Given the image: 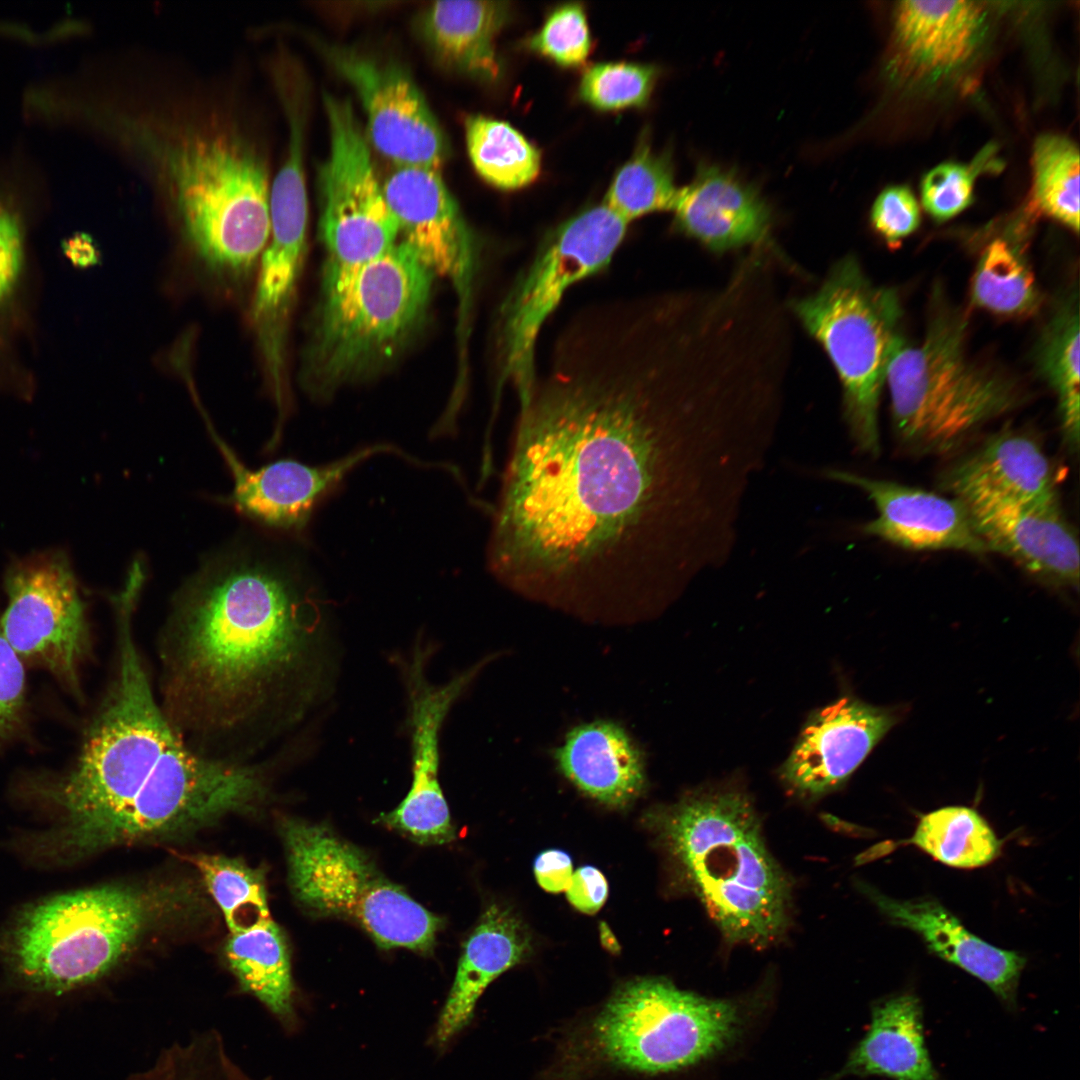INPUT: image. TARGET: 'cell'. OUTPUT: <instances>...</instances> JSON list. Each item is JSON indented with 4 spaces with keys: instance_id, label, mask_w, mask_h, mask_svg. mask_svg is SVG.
Returning <instances> with one entry per match:
<instances>
[{
    "instance_id": "36",
    "label": "cell",
    "mask_w": 1080,
    "mask_h": 1080,
    "mask_svg": "<svg viewBox=\"0 0 1080 1080\" xmlns=\"http://www.w3.org/2000/svg\"><path fill=\"white\" fill-rule=\"evenodd\" d=\"M677 192L670 156L653 151L647 140H641L616 172L603 203L629 223L647 214L671 211Z\"/></svg>"
},
{
    "instance_id": "44",
    "label": "cell",
    "mask_w": 1080,
    "mask_h": 1080,
    "mask_svg": "<svg viewBox=\"0 0 1080 1080\" xmlns=\"http://www.w3.org/2000/svg\"><path fill=\"white\" fill-rule=\"evenodd\" d=\"M87 23L79 18H62L43 28L0 18V37L13 39L33 46H46L71 40L86 34Z\"/></svg>"
},
{
    "instance_id": "11",
    "label": "cell",
    "mask_w": 1080,
    "mask_h": 1080,
    "mask_svg": "<svg viewBox=\"0 0 1080 1080\" xmlns=\"http://www.w3.org/2000/svg\"><path fill=\"white\" fill-rule=\"evenodd\" d=\"M281 835L291 890L308 912L350 920L383 949H433L441 919L387 879L362 850L324 825L299 819H284Z\"/></svg>"
},
{
    "instance_id": "41",
    "label": "cell",
    "mask_w": 1080,
    "mask_h": 1080,
    "mask_svg": "<svg viewBox=\"0 0 1080 1080\" xmlns=\"http://www.w3.org/2000/svg\"><path fill=\"white\" fill-rule=\"evenodd\" d=\"M975 167L942 163L930 170L921 183V201L937 220H947L966 209L973 200Z\"/></svg>"
},
{
    "instance_id": "20",
    "label": "cell",
    "mask_w": 1080,
    "mask_h": 1080,
    "mask_svg": "<svg viewBox=\"0 0 1080 1080\" xmlns=\"http://www.w3.org/2000/svg\"><path fill=\"white\" fill-rule=\"evenodd\" d=\"M824 476L863 490L874 502L878 516L861 526L863 534L909 550L989 552L968 509L955 498L842 469H826Z\"/></svg>"
},
{
    "instance_id": "14",
    "label": "cell",
    "mask_w": 1080,
    "mask_h": 1080,
    "mask_svg": "<svg viewBox=\"0 0 1080 1080\" xmlns=\"http://www.w3.org/2000/svg\"><path fill=\"white\" fill-rule=\"evenodd\" d=\"M0 633L21 658L79 695V671L91 650L86 604L68 555L47 549L10 563Z\"/></svg>"
},
{
    "instance_id": "4",
    "label": "cell",
    "mask_w": 1080,
    "mask_h": 1080,
    "mask_svg": "<svg viewBox=\"0 0 1080 1080\" xmlns=\"http://www.w3.org/2000/svg\"><path fill=\"white\" fill-rule=\"evenodd\" d=\"M134 611L115 607L114 673L74 763L35 784L62 816L59 847L75 856L183 836L255 811L270 794L264 763L207 758L172 726L137 647Z\"/></svg>"
},
{
    "instance_id": "30",
    "label": "cell",
    "mask_w": 1080,
    "mask_h": 1080,
    "mask_svg": "<svg viewBox=\"0 0 1080 1080\" xmlns=\"http://www.w3.org/2000/svg\"><path fill=\"white\" fill-rule=\"evenodd\" d=\"M225 959L239 989L255 998L287 1033L300 1022L286 939L273 919L259 928L231 934Z\"/></svg>"
},
{
    "instance_id": "25",
    "label": "cell",
    "mask_w": 1080,
    "mask_h": 1080,
    "mask_svg": "<svg viewBox=\"0 0 1080 1080\" xmlns=\"http://www.w3.org/2000/svg\"><path fill=\"white\" fill-rule=\"evenodd\" d=\"M671 211L681 232L715 252L762 243L770 232L771 212L759 192L713 165L698 167Z\"/></svg>"
},
{
    "instance_id": "24",
    "label": "cell",
    "mask_w": 1080,
    "mask_h": 1080,
    "mask_svg": "<svg viewBox=\"0 0 1080 1080\" xmlns=\"http://www.w3.org/2000/svg\"><path fill=\"white\" fill-rule=\"evenodd\" d=\"M989 552L1049 584L1077 587L1079 542L1060 502L968 509Z\"/></svg>"
},
{
    "instance_id": "40",
    "label": "cell",
    "mask_w": 1080,
    "mask_h": 1080,
    "mask_svg": "<svg viewBox=\"0 0 1080 1080\" xmlns=\"http://www.w3.org/2000/svg\"><path fill=\"white\" fill-rule=\"evenodd\" d=\"M527 47L564 68L580 67L592 50L587 15L582 4L569 2L553 8Z\"/></svg>"
},
{
    "instance_id": "12",
    "label": "cell",
    "mask_w": 1080,
    "mask_h": 1080,
    "mask_svg": "<svg viewBox=\"0 0 1080 1080\" xmlns=\"http://www.w3.org/2000/svg\"><path fill=\"white\" fill-rule=\"evenodd\" d=\"M627 227L605 203L589 207L553 230L513 281L497 310L493 348L496 384L511 386L519 403L535 381L544 325L573 285L610 263Z\"/></svg>"
},
{
    "instance_id": "34",
    "label": "cell",
    "mask_w": 1080,
    "mask_h": 1080,
    "mask_svg": "<svg viewBox=\"0 0 1080 1080\" xmlns=\"http://www.w3.org/2000/svg\"><path fill=\"white\" fill-rule=\"evenodd\" d=\"M975 305L1002 316H1026L1037 310L1040 293L1023 249L995 238L983 249L971 286Z\"/></svg>"
},
{
    "instance_id": "32",
    "label": "cell",
    "mask_w": 1080,
    "mask_h": 1080,
    "mask_svg": "<svg viewBox=\"0 0 1080 1080\" xmlns=\"http://www.w3.org/2000/svg\"><path fill=\"white\" fill-rule=\"evenodd\" d=\"M912 844L937 861L956 868H977L994 861L1001 842L988 822L974 809L949 806L934 810L918 822Z\"/></svg>"
},
{
    "instance_id": "22",
    "label": "cell",
    "mask_w": 1080,
    "mask_h": 1080,
    "mask_svg": "<svg viewBox=\"0 0 1080 1080\" xmlns=\"http://www.w3.org/2000/svg\"><path fill=\"white\" fill-rule=\"evenodd\" d=\"M856 884L891 924L917 933L930 952L980 980L1007 1009L1017 1008L1019 981L1026 965L1022 954L982 940L934 898L899 900L865 882Z\"/></svg>"
},
{
    "instance_id": "39",
    "label": "cell",
    "mask_w": 1080,
    "mask_h": 1080,
    "mask_svg": "<svg viewBox=\"0 0 1080 1080\" xmlns=\"http://www.w3.org/2000/svg\"><path fill=\"white\" fill-rule=\"evenodd\" d=\"M655 66L626 61L591 65L578 87L580 99L599 111H618L645 106L653 92Z\"/></svg>"
},
{
    "instance_id": "16",
    "label": "cell",
    "mask_w": 1080,
    "mask_h": 1080,
    "mask_svg": "<svg viewBox=\"0 0 1080 1080\" xmlns=\"http://www.w3.org/2000/svg\"><path fill=\"white\" fill-rule=\"evenodd\" d=\"M327 56L361 101L368 137L378 152L396 166L440 170L447 142L410 74L397 63L352 48L333 47Z\"/></svg>"
},
{
    "instance_id": "17",
    "label": "cell",
    "mask_w": 1080,
    "mask_h": 1080,
    "mask_svg": "<svg viewBox=\"0 0 1080 1080\" xmlns=\"http://www.w3.org/2000/svg\"><path fill=\"white\" fill-rule=\"evenodd\" d=\"M424 656L415 654L405 668L412 748L411 787L401 803L381 814L378 821L418 843L443 844L453 840L455 833L438 778L440 730L451 706L483 663L436 686L426 678Z\"/></svg>"
},
{
    "instance_id": "1",
    "label": "cell",
    "mask_w": 1080,
    "mask_h": 1080,
    "mask_svg": "<svg viewBox=\"0 0 1080 1080\" xmlns=\"http://www.w3.org/2000/svg\"><path fill=\"white\" fill-rule=\"evenodd\" d=\"M689 354L640 305L561 328L520 403L493 512L486 561L501 584L628 617L726 559L770 440L751 413L706 405Z\"/></svg>"
},
{
    "instance_id": "5",
    "label": "cell",
    "mask_w": 1080,
    "mask_h": 1080,
    "mask_svg": "<svg viewBox=\"0 0 1080 1080\" xmlns=\"http://www.w3.org/2000/svg\"><path fill=\"white\" fill-rule=\"evenodd\" d=\"M657 818L687 890L728 944L762 949L785 936L792 882L770 853L746 794L694 792Z\"/></svg>"
},
{
    "instance_id": "27",
    "label": "cell",
    "mask_w": 1080,
    "mask_h": 1080,
    "mask_svg": "<svg viewBox=\"0 0 1080 1080\" xmlns=\"http://www.w3.org/2000/svg\"><path fill=\"white\" fill-rule=\"evenodd\" d=\"M554 758L572 784L610 807L629 805L645 787L642 753L630 735L611 721L573 728L555 750Z\"/></svg>"
},
{
    "instance_id": "6",
    "label": "cell",
    "mask_w": 1080,
    "mask_h": 1080,
    "mask_svg": "<svg viewBox=\"0 0 1080 1080\" xmlns=\"http://www.w3.org/2000/svg\"><path fill=\"white\" fill-rule=\"evenodd\" d=\"M435 278L400 241L322 284L302 351V389L314 400H328L391 366L423 328Z\"/></svg>"
},
{
    "instance_id": "7",
    "label": "cell",
    "mask_w": 1080,
    "mask_h": 1080,
    "mask_svg": "<svg viewBox=\"0 0 1080 1080\" xmlns=\"http://www.w3.org/2000/svg\"><path fill=\"white\" fill-rule=\"evenodd\" d=\"M188 895L164 886L110 884L52 897L26 910L8 960L26 988L63 994L111 972Z\"/></svg>"
},
{
    "instance_id": "23",
    "label": "cell",
    "mask_w": 1080,
    "mask_h": 1080,
    "mask_svg": "<svg viewBox=\"0 0 1080 1080\" xmlns=\"http://www.w3.org/2000/svg\"><path fill=\"white\" fill-rule=\"evenodd\" d=\"M893 34L894 69L905 76L937 78L976 55L987 34V11L975 1H901Z\"/></svg>"
},
{
    "instance_id": "38",
    "label": "cell",
    "mask_w": 1080,
    "mask_h": 1080,
    "mask_svg": "<svg viewBox=\"0 0 1080 1080\" xmlns=\"http://www.w3.org/2000/svg\"><path fill=\"white\" fill-rule=\"evenodd\" d=\"M128 1080H271L246 1072L230 1055L226 1041L215 1028L174 1042L161 1049L151 1066L132 1073Z\"/></svg>"
},
{
    "instance_id": "45",
    "label": "cell",
    "mask_w": 1080,
    "mask_h": 1080,
    "mask_svg": "<svg viewBox=\"0 0 1080 1080\" xmlns=\"http://www.w3.org/2000/svg\"><path fill=\"white\" fill-rule=\"evenodd\" d=\"M565 891L568 901L578 911L594 914L607 899L608 884L597 868L585 865L573 872Z\"/></svg>"
},
{
    "instance_id": "21",
    "label": "cell",
    "mask_w": 1080,
    "mask_h": 1080,
    "mask_svg": "<svg viewBox=\"0 0 1080 1080\" xmlns=\"http://www.w3.org/2000/svg\"><path fill=\"white\" fill-rule=\"evenodd\" d=\"M940 486L967 509L1059 502L1055 470L1039 442L1008 428L947 469Z\"/></svg>"
},
{
    "instance_id": "26",
    "label": "cell",
    "mask_w": 1080,
    "mask_h": 1080,
    "mask_svg": "<svg viewBox=\"0 0 1080 1080\" xmlns=\"http://www.w3.org/2000/svg\"><path fill=\"white\" fill-rule=\"evenodd\" d=\"M530 951V936L522 922L505 908H487L464 944L431 1044L443 1050L470 1023L485 989Z\"/></svg>"
},
{
    "instance_id": "10",
    "label": "cell",
    "mask_w": 1080,
    "mask_h": 1080,
    "mask_svg": "<svg viewBox=\"0 0 1080 1080\" xmlns=\"http://www.w3.org/2000/svg\"><path fill=\"white\" fill-rule=\"evenodd\" d=\"M793 312L824 348L842 384L843 413L854 446L880 453L878 408L902 315L896 291L875 285L853 256H846Z\"/></svg>"
},
{
    "instance_id": "42",
    "label": "cell",
    "mask_w": 1080,
    "mask_h": 1080,
    "mask_svg": "<svg viewBox=\"0 0 1080 1080\" xmlns=\"http://www.w3.org/2000/svg\"><path fill=\"white\" fill-rule=\"evenodd\" d=\"M25 714L23 661L0 633V748L22 730Z\"/></svg>"
},
{
    "instance_id": "37",
    "label": "cell",
    "mask_w": 1080,
    "mask_h": 1080,
    "mask_svg": "<svg viewBox=\"0 0 1080 1080\" xmlns=\"http://www.w3.org/2000/svg\"><path fill=\"white\" fill-rule=\"evenodd\" d=\"M1079 150L1067 137L1039 136L1033 146L1034 200L1047 216L1079 231Z\"/></svg>"
},
{
    "instance_id": "19",
    "label": "cell",
    "mask_w": 1080,
    "mask_h": 1080,
    "mask_svg": "<svg viewBox=\"0 0 1080 1080\" xmlns=\"http://www.w3.org/2000/svg\"><path fill=\"white\" fill-rule=\"evenodd\" d=\"M896 722L888 708L838 699L810 715L781 767L782 781L808 800L839 789Z\"/></svg>"
},
{
    "instance_id": "8",
    "label": "cell",
    "mask_w": 1080,
    "mask_h": 1080,
    "mask_svg": "<svg viewBox=\"0 0 1080 1080\" xmlns=\"http://www.w3.org/2000/svg\"><path fill=\"white\" fill-rule=\"evenodd\" d=\"M966 322L937 312L918 343L902 337L886 372L896 438L918 455H944L984 424L1014 409L1019 393L1007 377L965 351Z\"/></svg>"
},
{
    "instance_id": "31",
    "label": "cell",
    "mask_w": 1080,
    "mask_h": 1080,
    "mask_svg": "<svg viewBox=\"0 0 1080 1080\" xmlns=\"http://www.w3.org/2000/svg\"><path fill=\"white\" fill-rule=\"evenodd\" d=\"M471 163L487 183L502 190L529 185L541 170V154L508 122L471 115L465 121Z\"/></svg>"
},
{
    "instance_id": "48",
    "label": "cell",
    "mask_w": 1080,
    "mask_h": 1080,
    "mask_svg": "<svg viewBox=\"0 0 1080 1080\" xmlns=\"http://www.w3.org/2000/svg\"><path fill=\"white\" fill-rule=\"evenodd\" d=\"M820 818L824 825L834 832L856 837L870 833L866 832L865 828L843 821L832 814L823 813Z\"/></svg>"
},
{
    "instance_id": "47",
    "label": "cell",
    "mask_w": 1080,
    "mask_h": 1080,
    "mask_svg": "<svg viewBox=\"0 0 1080 1080\" xmlns=\"http://www.w3.org/2000/svg\"><path fill=\"white\" fill-rule=\"evenodd\" d=\"M92 248L88 237L82 234L71 237L63 244L65 254L71 261L79 265L87 264L93 259L94 249Z\"/></svg>"
},
{
    "instance_id": "15",
    "label": "cell",
    "mask_w": 1080,
    "mask_h": 1080,
    "mask_svg": "<svg viewBox=\"0 0 1080 1080\" xmlns=\"http://www.w3.org/2000/svg\"><path fill=\"white\" fill-rule=\"evenodd\" d=\"M382 187L402 242L455 289L460 358L467 359L478 267L474 234L438 169L396 166Z\"/></svg>"
},
{
    "instance_id": "28",
    "label": "cell",
    "mask_w": 1080,
    "mask_h": 1080,
    "mask_svg": "<svg viewBox=\"0 0 1080 1080\" xmlns=\"http://www.w3.org/2000/svg\"><path fill=\"white\" fill-rule=\"evenodd\" d=\"M880 1076L891 1080H943L924 1036L923 1007L910 991L874 1003L864 1037L834 1079Z\"/></svg>"
},
{
    "instance_id": "2",
    "label": "cell",
    "mask_w": 1080,
    "mask_h": 1080,
    "mask_svg": "<svg viewBox=\"0 0 1080 1080\" xmlns=\"http://www.w3.org/2000/svg\"><path fill=\"white\" fill-rule=\"evenodd\" d=\"M230 88L95 54L32 79L19 110L33 127L84 136L127 163L213 274L239 279L270 235V164L255 114Z\"/></svg>"
},
{
    "instance_id": "46",
    "label": "cell",
    "mask_w": 1080,
    "mask_h": 1080,
    "mask_svg": "<svg viewBox=\"0 0 1080 1080\" xmlns=\"http://www.w3.org/2000/svg\"><path fill=\"white\" fill-rule=\"evenodd\" d=\"M533 871L541 888L550 893H559L565 891L571 881L572 859L563 850L548 849L537 855Z\"/></svg>"
},
{
    "instance_id": "35",
    "label": "cell",
    "mask_w": 1080,
    "mask_h": 1080,
    "mask_svg": "<svg viewBox=\"0 0 1080 1080\" xmlns=\"http://www.w3.org/2000/svg\"><path fill=\"white\" fill-rule=\"evenodd\" d=\"M188 859L199 871L231 934L259 928L272 920L260 871L220 855L197 854Z\"/></svg>"
},
{
    "instance_id": "18",
    "label": "cell",
    "mask_w": 1080,
    "mask_h": 1080,
    "mask_svg": "<svg viewBox=\"0 0 1080 1080\" xmlns=\"http://www.w3.org/2000/svg\"><path fill=\"white\" fill-rule=\"evenodd\" d=\"M210 432L233 477L228 503L250 519L286 532L302 531L317 503L350 471L371 457L395 454L406 460L410 458L393 444L376 443L324 465L309 466L283 459L250 469L212 429Z\"/></svg>"
},
{
    "instance_id": "29",
    "label": "cell",
    "mask_w": 1080,
    "mask_h": 1080,
    "mask_svg": "<svg viewBox=\"0 0 1080 1080\" xmlns=\"http://www.w3.org/2000/svg\"><path fill=\"white\" fill-rule=\"evenodd\" d=\"M510 16L505 1H437L425 10L421 32L442 64L493 81L500 74L495 40Z\"/></svg>"
},
{
    "instance_id": "9",
    "label": "cell",
    "mask_w": 1080,
    "mask_h": 1080,
    "mask_svg": "<svg viewBox=\"0 0 1080 1080\" xmlns=\"http://www.w3.org/2000/svg\"><path fill=\"white\" fill-rule=\"evenodd\" d=\"M745 1019L735 1000L682 990L662 978L638 979L613 994L571 1057L639 1073L674 1072L731 1046Z\"/></svg>"
},
{
    "instance_id": "33",
    "label": "cell",
    "mask_w": 1080,
    "mask_h": 1080,
    "mask_svg": "<svg viewBox=\"0 0 1080 1080\" xmlns=\"http://www.w3.org/2000/svg\"><path fill=\"white\" fill-rule=\"evenodd\" d=\"M1079 329L1078 304L1070 302L1050 320L1037 351L1040 372L1056 393L1064 442L1071 451L1079 447Z\"/></svg>"
},
{
    "instance_id": "43",
    "label": "cell",
    "mask_w": 1080,
    "mask_h": 1080,
    "mask_svg": "<svg viewBox=\"0 0 1080 1080\" xmlns=\"http://www.w3.org/2000/svg\"><path fill=\"white\" fill-rule=\"evenodd\" d=\"M871 224L890 245L913 233L920 225V207L906 186H890L876 198L871 209Z\"/></svg>"
},
{
    "instance_id": "49",
    "label": "cell",
    "mask_w": 1080,
    "mask_h": 1080,
    "mask_svg": "<svg viewBox=\"0 0 1080 1080\" xmlns=\"http://www.w3.org/2000/svg\"><path fill=\"white\" fill-rule=\"evenodd\" d=\"M601 931L602 938H606V940H603V943L608 944V949L615 951L617 948V942L614 936L610 933L608 937L609 929H607V927H602Z\"/></svg>"
},
{
    "instance_id": "3",
    "label": "cell",
    "mask_w": 1080,
    "mask_h": 1080,
    "mask_svg": "<svg viewBox=\"0 0 1080 1080\" xmlns=\"http://www.w3.org/2000/svg\"><path fill=\"white\" fill-rule=\"evenodd\" d=\"M319 614L288 574L246 552L176 592L158 639V698L197 753L249 764L313 695Z\"/></svg>"
},
{
    "instance_id": "13",
    "label": "cell",
    "mask_w": 1080,
    "mask_h": 1080,
    "mask_svg": "<svg viewBox=\"0 0 1080 1080\" xmlns=\"http://www.w3.org/2000/svg\"><path fill=\"white\" fill-rule=\"evenodd\" d=\"M330 150L318 172L322 284L335 282L397 243L399 229L349 100L324 95Z\"/></svg>"
}]
</instances>
